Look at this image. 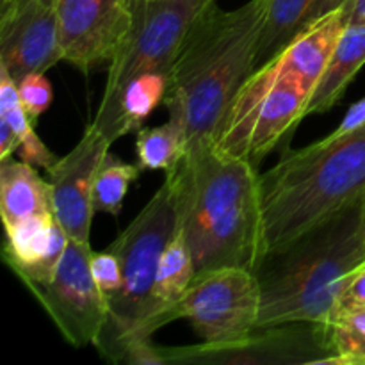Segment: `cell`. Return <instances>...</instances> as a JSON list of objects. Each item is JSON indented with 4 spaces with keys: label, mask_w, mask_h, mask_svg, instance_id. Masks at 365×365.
I'll use <instances>...</instances> for the list:
<instances>
[{
    "label": "cell",
    "mask_w": 365,
    "mask_h": 365,
    "mask_svg": "<svg viewBox=\"0 0 365 365\" xmlns=\"http://www.w3.org/2000/svg\"><path fill=\"white\" fill-rule=\"evenodd\" d=\"M314 0H266V24L260 36L257 68L280 53L302 31Z\"/></svg>",
    "instance_id": "cell-21"
},
{
    "label": "cell",
    "mask_w": 365,
    "mask_h": 365,
    "mask_svg": "<svg viewBox=\"0 0 365 365\" xmlns=\"http://www.w3.org/2000/svg\"><path fill=\"white\" fill-rule=\"evenodd\" d=\"M91 271L100 292L106 296L107 305L121 289L123 274H121V264L116 253L107 248L106 252L93 253L91 255ZM109 309V307H107Z\"/></svg>",
    "instance_id": "cell-26"
},
{
    "label": "cell",
    "mask_w": 365,
    "mask_h": 365,
    "mask_svg": "<svg viewBox=\"0 0 365 365\" xmlns=\"http://www.w3.org/2000/svg\"><path fill=\"white\" fill-rule=\"evenodd\" d=\"M365 127V96L362 100H359L356 103H353L348 109L346 116L342 118L341 125L331 132V138H341V135L349 134V132H355L359 128Z\"/></svg>",
    "instance_id": "cell-28"
},
{
    "label": "cell",
    "mask_w": 365,
    "mask_h": 365,
    "mask_svg": "<svg viewBox=\"0 0 365 365\" xmlns=\"http://www.w3.org/2000/svg\"><path fill=\"white\" fill-rule=\"evenodd\" d=\"M68 241L53 212L27 217L6 228L4 260L25 287H38L53 277Z\"/></svg>",
    "instance_id": "cell-14"
},
{
    "label": "cell",
    "mask_w": 365,
    "mask_h": 365,
    "mask_svg": "<svg viewBox=\"0 0 365 365\" xmlns=\"http://www.w3.org/2000/svg\"><path fill=\"white\" fill-rule=\"evenodd\" d=\"M163 365H321L335 356L328 324L291 323L257 328L232 342H202L184 348L157 346Z\"/></svg>",
    "instance_id": "cell-7"
},
{
    "label": "cell",
    "mask_w": 365,
    "mask_h": 365,
    "mask_svg": "<svg viewBox=\"0 0 365 365\" xmlns=\"http://www.w3.org/2000/svg\"><path fill=\"white\" fill-rule=\"evenodd\" d=\"M139 164H130L121 160L120 157L106 153L102 164L95 177L93 185V209L95 212L118 216L123 207V200L127 196L128 187L141 175Z\"/></svg>",
    "instance_id": "cell-23"
},
{
    "label": "cell",
    "mask_w": 365,
    "mask_h": 365,
    "mask_svg": "<svg viewBox=\"0 0 365 365\" xmlns=\"http://www.w3.org/2000/svg\"><path fill=\"white\" fill-rule=\"evenodd\" d=\"M52 187L43 180L34 166L14 160H0V216L4 228H9L27 217L52 214Z\"/></svg>",
    "instance_id": "cell-16"
},
{
    "label": "cell",
    "mask_w": 365,
    "mask_h": 365,
    "mask_svg": "<svg viewBox=\"0 0 365 365\" xmlns=\"http://www.w3.org/2000/svg\"><path fill=\"white\" fill-rule=\"evenodd\" d=\"M18 148H20V139H18L16 132L13 130L6 118L0 116V160L13 157Z\"/></svg>",
    "instance_id": "cell-29"
},
{
    "label": "cell",
    "mask_w": 365,
    "mask_h": 365,
    "mask_svg": "<svg viewBox=\"0 0 365 365\" xmlns=\"http://www.w3.org/2000/svg\"><path fill=\"white\" fill-rule=\"evenodd\" d=\"M216 0H130L132 27L120 52L110 61L107 84L93 125L110 120L123 86L145 71L170 73L178 50L196 18Z\"/></svg>",
    "instance_id": "cell-6"
},
{
    "label": "cell",
    "mask_w": 365,
    "mask_h": 365,
    "mask_svg": "<svg viewBox=\"0 0 365 365\" xmlns=\"http://www.w3.org/2000/svg\"><path fill=\"white\" fill-rule=\"evenodd\" d=\"M63 61L59 27L52 4L11 0L0 7V64L14 82L45 73Z\"/></svg>",
    "instance_id": "cell-11"
},
{
    "label": "cell",
    "mask_w": 365,
    "mask_h": 365,
    "mask_svg": "<svg viewBox=\"0 0 365 365\" xmlns=\"http://www.w3.org/2000/svg\"><path fill=\"white\" fill-rule=\"evenodd\" d=\"M280 56V73L273 88L260 98L250 127L246 159L259 168L278 143L291 139L299 121L305 118V107L310 91L284 64Z\"/></svg>",
    "instance_id": "cell-13"
},
{
    "label": "cell",
    "mask_w": 365,
    "mask_h": 365,
    "mask_svg": "<svg viewBox=\"0 0 365 365\" xmlns=\"http://www.w3.org/2000/svg\"><path fill=\"white\" fill-rule=\"evenodd\" d=\"M348 25H365V0H348L342 6Z\"/></svg>",
    "instance_id": "cell-31"
},
{
    "label": "cell",
    "mask_w": 365,
    "mask_h": 365,
    "mask_svg": "<svg viewBox=\"0 0 365 365\" xmlns=\"http://www.w3.org/2000/svg\"><path fill=\"white\" fill-rule=\"evenodd\" d=\"M346 27L348 24L344 9L339 7L334 13L314 21L282 50L285 68L305 84L310 95L319 82Z\"/></svg>",
    "instance_id": "cell-15"
},
{
    "label": "cell",
    "mask_w": 365,
    "mask_h": 365,
    "mask_svg": "<svg viewBox=\"0 0 365 365\" xmlns=\"http://www.w3.org/2000/svg\"><path fill=\"white\" fill-rule=\"evenodd\" d=\"M365 260L364 196L321 221L253 269L260 289L257 328L328 324L353 269Z\"/></svg>",
    "instance_id": "cell-3"
},
{
    "label": "cell",
    "mask_w": 365,
    "mask_h": 365,
    "mask_svg": "<svg viewBox=\"0 0 365 365\" xmlns=\"http://www.w3.org/2000/svg\"><path fill=\"white\" fill-rule=\"evenodd\" d=\"M63 61L86 71L110 64L132 27L130 0H52Z\"/></svg>",
    "instance_id": "cell-10"
},
{
    "label": "cell",
    "mask_w": 365,
    "mask_h": 365,
    "mask_svg": "<svg viewBox=\"0 0 365 365\" xmlns=\"http://www.w3.org/2000/svg\"><path fill=\"white\" fill-rule=\"evenodd\" d=\"M259 180L264 257L365 195V127L287 150Z\"/></svg>",
    "instance_id": "cell-4"
},
{
    "label": "cell",
    "mask_w": 365,
    "mask_h": 365,
    "mask_svg": "<svg viewBox=\"0 0 365 365\" xmlns=\"http://www.w3.org/2000/svg\"><path fill=\"white\" fill-rule=\"evenodd\" d=\"M11 0H0V7H4V6H7V4H9Z\"/></svg>",
    "instance_id": "cell-32"
},
{
    "label": "cell",
    "mask_w": 365,
    "mask_h": 365,
    "mask_svg": "<svg viewBox=\"0 0 365 365\" xmlns=\"http://www.w3.org/2000/svg\"><path fill=\"white\" fill-rule=\"evenodd\" d=\"M355 309H365V260L360 266H356L355 269H353L344 291L341 292L337 303H335L331 317L337 316V314L341 312H346V310ZM328 323H330V321H328Z\"/></svg>",
    "instance_id": "cell-27"
},
{
    "label": "cell",
    "mask_w": 365,
    "mask_h": 365,
    "mask_svg": "<svg viewBox=\"0 0 365 365\" xmlns=\"http://www.w3.org/2000/svg\"><path fill=\"white\" fill-rule=\"evenodd\" d=\"M344 4H346V0H314L312 7H310V11L307 13L305 21H303V25H302V31H305L307 27H310L314 21L321 20V18L327 16V14L337 11L339 7H342Z\"/></svg>",
    "instance_id": "cell-30"
},
{
    "label": "cell",
    "mask_w": 365,
    "mask_h": 365,
    "mask_svg": "<svg viewBox=\"0 0 365 365\" xmlns=\"http://www.w3.org/2000/svg\"><path fill=\"white\" fill-rule=\"evenodd\" d=\"M185 153L184 132L168 120L159 127H141L135 135V157L141 170L170 171Z\"/></svg>",
    "instance_id": "cell-22"
},
{
    "label": "cell",
    "mask_w": 365,
    "mask_h": 365,
    "mask_svg": "<svg viewBox=\"0 0 365 365\" xmlns=\"http://www.w3.org/2000/svg\"><path fill=\"white\" fill-rule=\"evenodd\" d=\"M364 221H365V195H364Z\"/></svg>",
    "instance_id": "cell-33"
},
{
    "label": "cell",
    "mask_w": 365,
    "mask_h": 365,
    "mask_svg": "<svg viewBox=\"0 0 365 365\" xmlns=\"http://www.w3.org/2000/svg\"><path fill=\"white\" fill-rule=\"evenodd\" d=\"M110 145L113 143L91 123L71 152L57 159L52 170L46 171L52 187L53 214L73 241L89 242L95 216L93 185Z\"/></svg>",
    "instance_id": "cell-12"
},
{
    "label": "cell",
    "mask_w": 365,
    "mask_h": 365,
    "mask_svg": "<svg viewBox=\"0 0 365 365\" xmlns=\"http://www.w3.org/2000/svg\"><path fill=\"white\" fill-rule=\"evenodd\" d=\"M266 0H250L234 11L210 4L192 24L170 68L166 106L180 127L185 150L216 141L232 102L257 70Z\"/></svg>",
    "instance_id": "cell-2"
},
{
    "label": "cell",
    "mask_w": 365,
    "mask_h": 365,
    "mask_svg": "<svg viewBox=\"0 0 365 365\" xmlns=\"http://www.w3.org/2000/svg\"><path fill=\"white\" fill-rule=\"evenodd\" d=\"M45 2H48V4H52V0H45Z\"/></svg>",
    "instance_id": "cell-34"
},
{
    "label": "cell",
    "mask_w": 365,
    "mask_h": 365,
    "mask_svg": "<svg viewBox=\"0 0 365 365\" xmlns=\"http://www.w3.org/2000/svg\"><path fill=\"white\" fill-rule=\"evenodd\" d=\"M177 230V210L164 180L141 212L109 246L121 264V289L109 302L96 349L109 362H123L132 344L152 341L146 331L153 305L157 271L164 248Z\"/></svg>",
    "instance_id": "cell-5"
},
{
    "label": "cell",
    "mask_w": 365,
    "mask_h": 365,
    "mask_svg": "<svg viewBox=\"0 0 365 365\" xmlns=\"http://www.w3.org/2000/svg\"><path fill=\"white\" fill-rule=\"evenodd\" d=\"M168 84L170 78L164 71H145L132 77L118 96L113 116L100 132L110 143L118 141L128 132H138L157 106L164 103Z\"/></svg>",
    "instance_id": "cell-19"
},
{
    "label": "cell",
    "mask_w": 365,
    "mask_h": 365,
    "mask_svg": "<svg viewBox=\"0 0 365 365\" xmlns=\"http://www.w3.org/2000/svg\"><path fill=\"white\" fill-rule=\"evenodd\" d=\"M260 175L245 157L214 139L185 150L166 173L177 225L191 250L196 274L217 267L255 269L262 259Z\"/></svg>",
    "instance_id": "cell-1"
},
{
    "label": "cell",
    "mask_w": 365,
    "mask_h": 365,
    "mask_svg": "<svg viewBox=\"0 0 365 365\" xmlns=\"http://www.w3.org/2000/svg\"><path fill=\"white\" fill-rule=\"evenodd\" d=\"M91 255L89 242L70 239L53 277L29 289L75 348L95 346L107 321V299L93 278Z\"/></svg>",
    "instance_id": "cell-9"
},
{
    "label": "cell",
    "mask_w": 365,
    "mask_h": 365,
    "mask_svg": "<svg viewBox=\"0 0 365 365\" xmlns=\"http://www.w3.org/2000/svg\"><path fill=\"white\" fill-rule=\"evenodd\" d=\"M0 116L9 121L20 139V148H18L20 159L34 168H43L45 171L52 170L53 164L57 163V157L34 132V121L31 120L21 103L16 82L11 78L9 71L2 64H0Z\"/></svg>",
    "instance_id": "cell-20"
},
{
    "label": "cell",
    "mask_w": 365,
    "mask_h": 365,
    "mask_svg": "<svg viewBox=\"0 0 365 365\" xmlns=\"http://www.w3.org/2000/svg\"><path fill=\"white\" fill-rule=\"evenodd\" d=\"M175 319H187L203 342H232L257 330L260 289L246 267H217L196 274L173 310Z\"/></svg>",
    "instance_id": "cell-8"
},
{
    "label": "cell",
    "mask_w": 365,
    "mask_h": 365,
    "mask_svg": "<svg viewBox=\"0 0 365 365\" xmlns=\"http://www.w3.org/2000/svg\"><path fill=\"white\" fill-rule=\"evenodd\" d=\"M364 64L365 25H348L307 102L305 118L330 110L344 96L346 89Z\"/></svg>",
    "instance_id": "cell-18"
},
{
    "label": "cell",
    "mask_w": 365,
    "mask_h": 365,
    "mask_svg": "<svg viewBox=\"0 0 365 365\" xmlns=\"http://www.w3.org/2000/svg\"><path fill=\"white\" fill-rule=\"evenodd\" d=\"M335 356L327 365H365V309L346 310L328 323Z\"/></svg>",
    "instance_id": "cell-24"
},
{
    "label": "cell",
    "mask_w": 365,
    "mask_h": 365,
    "mask_svg": "<svg viewBox=\"0 0 365 365\" xmlns=\"http://www.w3.org/2000/svg\"><path fill=\"white\" fill-rule=\"evenodd\" d=\"M195 277L196 269L191 250H189L187 242H185L184 235L177 225L175 235L164 248L159 262V271H157L152 316H150L148 327H146L150 337L164 324L175 321V307L185 294Z\"/></svg>",
    "instance_id": "cell-17"
},
{
    "label": "cell",
    "mask_w": 365,
    "mask_h": 365,
    "mask_svg": "<svg viewBox=\"0 0 365 365\" xmlns=\"http://www.w3.org/2000/svg\"><path fill=\"white\" fill-rule=\"evenodd\" d=\"M346 2H348V0H346Z\"/></svg>",
    "instance_id": "cell-35"
},
{
    "label": "cell",
    "mask_w": 365,
    "mask_h": 365,
    "mask_svg": "<svg viewBox=\"0 0 365 365\" xmlns=\"http://www.w3.org/2000/svg\"><path fill=\"white\" fill-rule=\"evenodd\" d=\"M20 93L21 103L31 116L32 121L38 120L43 113L50 107L53 100V91L50 82L46 81L45 73H31L21 78L16 84Z\"/></svg>",
    "instance_id": "cell-25"
}]
</instances>
